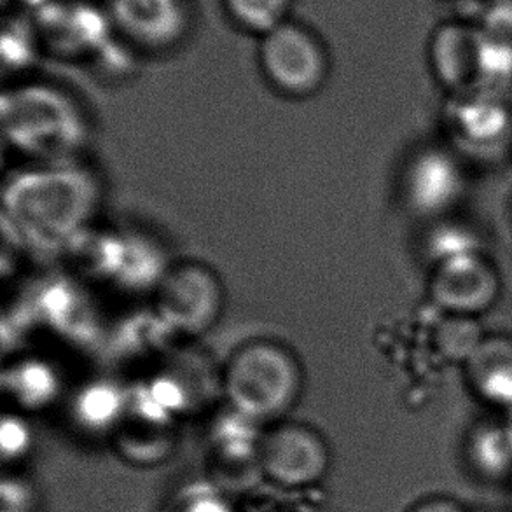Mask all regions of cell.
Listing matches in <instances>:
<instances>
[{"mask_svg":"<svg viewBox=\"0 0 512 512\" xmlns=\"http://www.w3.org/2000/svg\"><path fill=\"white\" fill-rule=\"evenodd\" d=\"M222 387L236 415L259 425L278 422L294 408L303 376L289 350L275 343H254L229 360Z\"/></svg>","mask_w":512,"mask_h":512,"instance_id":"1","label":"cell"},{"mask_svg":"<svg viewBox=\"0 0 512 512\" xmlns=\"http://www.w3.org/2000/svg\"><path fill=\"white\" fill-rule=\"evenodd\" d=\"M259 457L264 479L289 492L319 485L331 467L326 439L305 423H277L263 432Z\"/></svg>","mask_w":512,"mask_h":512,"instance_id":"2","label":"cell"},{"mask_svg":"<svg viewBox=\"0 0 512 512\" xmlns=\"http://www.w3.org/2000/svg\"><path fill=\"white\" fill-rule=\"evenodd\" d=\"M430 287L434 301L450 315L476 317L499 299L500 278L492 263L476 252L437 264Z\"/></svg>","mask_w":512,"mask_h":512,"instance_id":"3","label":"cell"},{"mask_svg":"<svg viewBox=\"0 0 512 512\" xmlns=\"http://www.w3.org/2000/svg\"><path fill=\"white\" fill-rule=\"evenodd\" d=\"M465 189L460 161L441 147H429L409 163L404 191L416 214L437 217L457 205Z\"/></svg>","mask_w":512,"mask_h":512,"instance_id":"4","label":"cell"},{"mask_svg":"<svg viewBox=\"0 0 512 512\" xmlns=\"http://www.w3.org/2000/svg\"><path fill=\"white\" fill-rule=\"evenodd\" d=\"M263 63L271 83L289 95L312 93L324 77L319 48L299 28L270 30L263 46Z\"/></svg>","mask_w":512,"mask_h":512,"instance_id":"5","label":"cell"},{"mask_svg":"<svg viewBox=\"0 0 512 512\" xmlns=\"http://www.w3.org/2000/svg\"><path fill=\"white\" fill-rule=\"evenodd\" d=\"M221 306L214 277L200 266H182L161 285L160 310L175 326L201 331L212 326Z\"/></svg>","mask_w":512,"mask_h":512,"instance_id":"6","label":"cell"},{"mask_svg":"<svg viewBox=\"0 0 512 512\" xmlns=\"http://www.w3.org/2000/svg\"><path fill=\"white\" fill-rule=\"evenodd\" d=\"M261 436L257 432H240L214 437L210 446L208 462V483L221 492H238L256 485L264 479L261 469Z\"/></svg>","mask_w":512,"mask_h":512,"instance_id":"7","label":"cell"},{"mask_svg":"<svg viewBox=\"0 0 512 512\" xmlns=\"http://www.w3.org/2000/svg\"><path fill=\"white\" fill-rule=\"evenodd\" d=\"M430 62L437 79L450 90L479 84V30L450 23L437 30L430 44Z\"/></svg>","mask_w":512,"mask_h":512,"instance_id":"8","label":"cell"},{"mask_svg":"<svg viewBox=\"0 0 512 512\" xmlns=\"http://www.w3.org/2000/svg\"><path fill=\"white\" fill-rule=\"evenodd\" d=\"M114 450L133 467H158L173 451V436L161 409L142 413L132 420H121L114 429Z\"/></svg>","mask_w":512,"mask_h":512,"instance_id":"9","label":"cell"},{"mask_svg":"<svg viewBox=\"0 0 512 512\" xmlns=\"http://www.w3.org/2000/svg\"><path fill=\"white\" fill-rule=\"evenodd\" d=\"M467 364L476 394L499 408L512 409V340L485 338Z\"/></svg>","mask_w":512,"mask_h":512,"instance_id":"10","label":"cell"},{"mask_svg":"<svg viewBox=\"0 0 512 512\" xmlns=\"http://www.w3.org/2000/svg\"><path fill=\"white\" fill-rule=\"evenodd\" d=\"M116 20L147 44H165L179 35L184 14L177 0H114Z\"/></svg>","mask_w":512,"mask_h":512,"instance_id":"11","label":"cell"},{"mask_svg":"<svg viewBox=\"0 0 512 512\" xmlns=\"http://www.w3.org/2000/svg\"><path fill=\"white\" fill-rule=\"evenodd\" d=\"M458 130L472 144H492L509 128V112L506 105L492 93H479L465 97L455 114Z\"/></svg>","mask_w":512,"mask_h":512,"instance_id":"12","label":"cell"},{"mask_svg":"<svg viewBox=\"0 0 512 512\" xmlns=\"http://www.w3.org/2000/svg\"><path fill=\"white\" fill-rule=\"evenodd\" d=\"M472 462L490 478L512 471V436L504 427H483L471 441Z\"/></svg>","mask_w":512,"mask_h":512,"instance_id":"13","label":"cell"},{"mask_svg":"<svg viewBox=\"0 0 512 512\" xmlns=\"http://www.w3.org/2000/svg\"><path fill=\"white\" fill-rule=\"evenodd\" d=\"M509 81H512V41L479 30V84L500 86Z\"/></svg>","mask_w":512,"mask_h":512,"instance_id":"14","label":"cell"},{"mask_svg":"<svg viewBox=\"0 0 512 512\" xmlns=\"http://www.w3.org/2000/svg\"><path fill=\"white\" fill-rule=\"evenodd\" d=\"M443 331L444 333L439 336V345L444 355H448L450 359L467 362L485 341V336L481 333L478 322H474V317L451 315Z\"/></svg>","mask_w":512,"mask_h":512,"instance_id":"15","label":"cell"},{"mask_svg":"<svg viewBox=\"0 0 512 512\" xmlns=\"http://www.w3.org/2000/svg\"><path fill=\"white\" fill-rule=\"evenodd\" d=\"M172 512H238L231 504L228 493L221 492L212 483L196 485L180 492Z\"/></svg>","mask_w":512,"mask_h":512,"instance_id":"16","label":"cell"},{"mask_svg":"<svg viewBox=\"0 0 512 512\" xmlns=\"http://www.w3.org/2000/svg\"><path fill=\"white\" fill-rule=\"evenodd\" d=\"M432 252L436 254L437 264L453 259V257L467 256L479 252L478 240L471 231L460 226H444L437 229L432 236Z\"/></svg>","mask_w":512,"mask_h":512,"instance_id":"17","label":"cell"},{"mask_svg":"<svg viewBox=\"0 0 512 512\" xmlns=\"http://www.w3.org/2000/svg\"><path fill=\"white\" fill-rule=\"evenodd\" d=\"M285 0H229L236 16L256 30H273L284 9Z\"/></svg>","mask_w":512,"mask_h":512,"instance_id":"18","label":"cell"},{"mask_svg":"<svg viewBox=\"0 0 512 512\" xmlns=\"http://www.w3.org/2000/svg\"><path fill=\"white\" fill-rule=\"evenodd\" d=\"M30 444H32V436L27 423L16 416L4 418L2 432H0V448H2L4 464L18 462L20 458L25 457L30 451Z\"/></svg>","mask_w":512,"mask_h":512,"instance_id":"19","label":"cell"},{"mask_svg":"<svg viewBox=\"0 0 512 512\" xmlns=\"http://www.w3.org/2000/svg\"><path fill=\"white\" fill-rule=\"evenodd\" d=\"M486 34L512 41V0H497L486 16Z\"/></svg>","mask_w":512,"mask_h":512,"instance_id":"20","label":"cell"},{"mask_svg":"<svg viewBox=\"0 0 512 512\" xmlns=\"http://www.w3.org/2000/svg\"><path fill=\"white\" fill-rule=\"evenodd\" d=\"M408 512H469L464 504L450 497H429L418 502Z\"/></svg>","mask_w":512,"mask_h":512,"instance_id":"21","label":"cell"},{"mask_svg":"<svg viewBox=\"0 0 512 512\" xmlns=\"http://www.w3.org/2000/svg\"><path fill=\"white\" fill-rule=\"evenodd\" d=\"M27 2H39V0H27Z\"/></svg>","mask_w":512,"mask_h":512,"instance_id":"22","label":"cell"}]
</instances>
